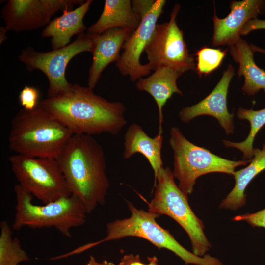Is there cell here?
<instances>
[{
	"mask_svg": "<svg viewBox=\"0 0 265 265\" xmlns=\"http://www.w3.org/2000/svg\"><path fill=\"white\" fill-rule=\"evenodd\" d=\"M41 102L73 134L116 135L127 123L123 103L108 101L78 84H71L66 90Z\"/></svg>",
	"mask_w": 265,
	"mask_h": 265,
	"instance_id": "1",
	"label": "cell"
},
{
	"mask_svg": "<svg viewBox=\"0 0 265 265\" xmlns=\"http://www.w3.org/2000/svg\"><path fill=\"white\" fill-rule=\"evenodd\" d=\"M71 193L87 213L104 204L110 186L105 153L92 136L74 134L56 158Z\"/></svg>",
	"mask_w": 265,
	"mask_h": 265,
	"instance_id": "2",
	"label": "cell"
},
{
	"mask_svg": "<svg viewBox=\"0 0 265 265\" xmlns=\"http://www.w3.org/2000/svg\"><path fill=\"white\" fill-rule=\"evenodd\" d=\"M73 134L40 101L33 109L22 108L13 117L8 146L17 154L56 159Z\"/></svg>",
	"mask_w": 265,
	"mask_h": 265,
	"instance_id": "3",
	"label": "cell"
},
{
	"mask_svg": "<svg viewBox=\"0 0 265 265\" xmlns=\"http://www.w3.org/2000/svg\"><path fill=\"white\" fill-rule=\"evenodd\" d=\"M131 212L129 217L116 219L106 224V235L103 239L78 247L80 253L106 241L116 240L127 237H135L145 239L159 248H165L173 252L186 265H223L221 262L209 254L198 256L182 246L170 233L159 225L156 218L158 214L136 208L128 202Z\"/></svg>",
	"mask_w": 265,
	"mask_h": 265,
	"instance_id": "4",
	"label": "cell"
},
{
	"mask_svg": "<svg viewBox=\"0 0 265 265\" xmlns=\"http://www.w3.org/2000/svg\"><path fill=\"white\" fill-rule=\"evenodd\" d=\"M16 198V213L12 227L36 229L53 227L62 235L70 238V230L84 224L86 211L76 196L71 194L55 201L37 205L32 195L19 184L14 187Z\"/></svg>",
	"mask_w": 265,
	"mask_h": 265,
	"instance_id": "5",
	"label": "cell"
},
{
	"mask_svg": "<svg viewBox=\"0 0 265 265\" xmlns=\"http://www.w3.org/2000/svg\"><path fill=\"white\" fill-rule=\"evenodd\" d=\"M154 195L148 203V211L159 215H167L176 221L190 238L192 253L203 257L211 245L204 233V225L194 214L188 202V197L174 181L169 167H163L154 181Z\"/></svg>",
	"mask_w": 265,
	"mask_h": 265,
	"instance_id": "6",
	"label": "cell"
},
{
	"mask_svg": "<svg viewBox=\"0 0 265 265\" xmlns=\"http://www.w3.org/2000/svg\"><path fill=\"white\" fill-rule=\"evenodd\" d=\"M169 143L174 153V177L187 197L193 192L199 177L213 172L233 175L236 167L246 165L251 159L234 161L219 157L190 142L176 127L170 129Z\"/></svg>",
	"mask_w": 265,
	"mask_h": 265,
	"instance_id": "7",
	"label": "cell"
},
{
	"mask_svg": "<svg viewBox=\"0 0 265 265\" xmlns=\"http://www.w3.org/2000/svg\"><path fill=\"white\" fill-rule=\"evenodd\" d=\"M8 160L19 184L43 204L71 195L56 159L16 154Z\"/></svg>",
	"mask_w": 265,
	"mask_h": 265,
	"instance_id": "8",
	"label": "cell"
},
{
	"mask_svg": "<svg viewBox=\"0 0 265 265\" xmlns=\"http://www.w3.org/2000/svg\"><path fill=\"white\" fill-rule=\"evenodd\" d=\"M93 47L94 35L83 33L68 45L50 52H38L28 47L22 50L18 58L28 71L37 69L45 75L49 82L47 97H50L66 90L71 85L65 76L70 60L82 52L92 53Z\"/></svg>",
	"mask_w": 265,
	"mask_h": 265,
	"instance_id": "9",
	"label": "cell"
},
{
	"mask_svg": "<svg viewBox=\"0 0 265 265\" xmlns=\"http://www.w3.org/2000/svg\"><path fill=\"white\" fill-rule=\"evenodd\" d=\"M180 6L176 4L170 20L157 24L153 36L145 49L150 70L168 67L183 74L195 69L194 57L189 53L183 32L178 26L176 17Z\"/></svg>",
	"mask_w": 265,
	"mask_h": 265,
	"instance_id": "10",
	"label": "cell"
},
{
	"mask_svg": "<svg viewBox=\"0 0 265 265\" xmlns=\"http://www.w3.org/2000/svg\"><path fill=\"white\" fill-rule=\"evenodd\" d=\"M81 0H10L3 7L1 17L7 31H31L47 25L59 10H71Z\"/></svg>",
	"mask_w": 265,
	"mask_h": 265,
	"instance_id": "11",
	"label": "cell"
},
{
	"mask_svg": "<svg viewBox=\"0 0 265 265\" xmlns=\"http://www.w3.org/2000/svg\"><path fill=\"white\" fill-rule=\"evenodd\" d=\"M166 2L165 0H155L151 9L142 18L138 27L123 45V51L116 66L122 75L129 76L132 82L150 73L147 64L140 63V58L153 36Z\"/></svg>",
	"mask_w": 265,
	"mask_h": 265,
	"instance_id": "12",
	"label": "cell"
},
{
	"mask_svg": "<svg viewBox=\"0 0 265 265\" xmlns=\"http://www.w3.org/2000/svg\"><path fill=\"white\" fill-rule=\"evenodd\" d=\"M234 75V68L229 64L216 86L208 96L198 103L180 110L179 117L181 120L187 123L199 116L210 115L218 120L227 134H233L234 129L233 114L230 113L228 110L227 97L229 84Z\"/></svg>",
	"mask_w": 265,
	"mask_h": 265,
	"instance_id": "13",
	"label": "cell"
},
{
	"mask_svg": "<svg viewBox=\"0 0 265 265\" xmlns=\"http://www.w3.org/2000/svg\"><path fill=\"white\" fill-rule=\"evenodd\" d=\"M230 9V12L225 18H218L215 12L212 17L213 46L230 47L237 42L240 38L245 25L264 12L265 1L262 0L233 1Z\"/></svg>",
	"mask_w": 265,
	"mask_h": 265,
	"instance_id": "14",
	"label": "cell"
},
{
	"mask_svg": "<svg viewBox=\"0 0 265 265\" xmlns=\"http://www.w3.org/2000/svg\"><path fill=\"white\" fill-rule=\"evenodd\" d=\"M133 31L130 28H115L94 35L93 59L88 78L89 88L93 89L106 67L119 59L120 51Z\"/></svg>",
	"mask_w": 265,
	"mask_h": 265,
	"instance_id": "15",
	"label": "cell"
},
{
	"mask_svg": "<svg viewBox=\"0 0 265 265\" xmlns=\"http://www.w3.org/2000/svg\"><path fill=\"white\" fill-rule=\"evenodd\" d=\"M93 0H85L74 10L63 12L61 16L51 21L41 32L43 38H51L53 50L69 44L71 37L84 33L86 29L83 20Z\"/></svg>",
	"mask_w": 265,
	"mask_h": 265,
	"instance_id": "16",
	"label": "cell"
},
{
	"mask_svg": "<svg viewBox=\"0 0 265 265\" xmlns=\"http://www.w3.org/2000/svg\"><path fill=\"white\" fill-rule=\"evenodd\" d=\"M163 137L158 132L154 138L148 135L141 126L133 123L129 125L124 135L123 156L128 159L136 153L145 157L154 174V181L160 170L163 167L161 149Z\"/></svg>",
	"mask_w": 265,
	"mask_h": 265,
	"instance_id": "17",
	"label": "cell"
},
{
	"mask_svg": "<svg viewBox=\"0 0 265 265\" xmlns=\"http://www.w3.org/2000/svg\"><path fill=\"white\" fill-rule=\"evenodd\" d=\"M182 74L179 72L166 67L158 68L150 76L140 78L136 83V88L139 91H144L154 99L159 111V132L162 133L163 120L162 108L167 100L174 93L183 95L182 92L177 85L178 78Z\"/></svg>",
	"mask_w": 265,
	"mask_h": 265,
	"instance_id": "18",
	"label": "cell"
},
{
	"mask_svg": "<svg viewBox=\"0 0 265 265\" xmlns=\"http://www.w3.org/2000/svg\"><path fill=\"white\" fill-rule=\"evenodd\" d=\"M141 19L133 11L130 0H106L103 12L97 21L87 29L92 35L102 34L115 28L135 30Z\"/></svg>",
	"mask_w": 265,
	"mask_h": 265,
	"instance_id": "19",
	"label": "cell"
},
{
	"mask_svg": "<svg viewBox=\"0 0 265 265\" xmlns=\"http://www.w3.org/2000/svg\"><path fill=\"white\" fill-rule=\"evenodd\" d=\"M234 61L239 64L238 75L244 78L242 90L249 96H253L261 89L265 92V71L259 68L254 60V51L244 39H240L229 47Z\"/></svg>",
	"mask_w": 265,
	"mask_h": 265,
	"instance_id": "20",
	"label": "cell"
},
{
	"mask_svg": "<svg viewBox=\"0 0 265 265\" xmlns=\"http://www.w3.org/2000/svg\"><path fill=\"white\" fill-rule=\"evenodd\" d=\"M265 169V141L262 149L254 148L253 157L246 167L234 172L233 176L235 180V186L222 200L219 208L236 210L243 207L246 202V188L252 179Z\"/></svg>",
	"mask_w": 265,
	"mask_h": 265,
	"instance_id": "21",
	"label": "cell"
},
{
	"mask_svg": "<svg viewBox=\"0 0 265 265\" xmlns=\"http://www.w3.org/2000/svg\"><path fill=\"white\" fill-rule=\"evenodd\" d=\"M237 115L240 120H248L250 125V130L247 138L240 142H234L223 140L226 147H232L240 150L243 154V160H249L253 157V142L255 136L265 124V108L259 110L239 108Z\"/></svg>",
	"mask_w": 265,
	"mask_h": 265,
	"instance_id": "22",
	"label": "cell"
},
{
	"mask_svg": "<svg viewBox=\"0 0 265 265\" xmlns=\"http://www.w3.org/2000/svg\"><path fill=\"white\" fill-rule=\"evenodd\" d=\"M0 265H18L29 260V257L22 248L16 237L13 238L12 231L6 221L0 224Z\"/></svg>",
	"mask_w": 265,
	"mask_h": 265,
	"instance_id": "23",
	"label": "cell"
},
{
	"mask_svg": "<svg viewBox=\"0 0 265 265\" xmlns=\"http://www.w3.org/2000/svg\"><path fill=\"white\" fill-rule=\"evenodd\" d=\"M226 52L220 49L204 47L196 53L197 63L195 70L199 76L208 74L221 64Z\"/></svg>",
	"mask_w": 265,
	"mask_h": 265,
	"instance_id": "24",
	"label": "cell"
},
{
	"mask_svg": "<svg viewBox=\"0 0 265 265\" xmlns=\"http://www.w3.org/2000/svg\"><path fill=\"white\" fill-rule=\"evenodd\" d=\"M40 92L33 86H25L20 91L19 99L21 105L27 110H32L39 104Z\"/></svg>",
	"mask_w": 265,
	"mask_h": 265,
	"instance_id": "25",
	"label": "cell"
},
{
	"mask_svg": "<svg viewBox=\"0 0 265 265\" xmlns=\"http://www.w3.org/2000/svg\"><path fill=\"white\" fill-rule=\"evenodd\" d=\"M233 220L245 221L253 227L265 228V208L255 213L237 215Z\"/></svg>",
	"mask_w": 265,
	"mask_h": 265,
	"instance_id": "26",
	"label": "cell"
},
{
	"mask_svg": "<svg viewBox=\"0 0 265 265\" xmlns=\"http://www.w3.org/2000/svg\"><path fill=\"white\" fill-rule=\"evenodd\" d=\"M155 0H133L132 1V9L140 19L151 9Z\"/></svg>",
	"mask_w": 265,
	"mask_h": 265,
	"instance_id": "27",
	"label": "cell"
},
{
	"mask_svg": "<svg viewBox=\"0 0 265 265\" xmlns=\"http://www.w3.org/2000/svg\"><path fill=\"white\" fill-rule=\"evenodd\" d=\"M259 29H265V20H260L258 18L249 21L244 26L241 35H245L250 32Z\"/></svg>",
	"mask_w": 265,
	"mask_h": 265,
	"instance_id": "28",
	"label": "cell"
},
{
	"mask_svg": "<svg viewBox=\"0 0 265 265\" xmlns=\"http://www.w3.org/2000/svg\"><path fill=\"white\" fill-rule=\"evenodd\" d=\"M118 265H147L142 263L139 255L128 254L124 255Z\"/></svg>",
	"mask_w": 265,
	"mask_h": 265,
	"instance_id": "29",
	"label": "cell"
},
{
	"mask_svg": "<svg viewBox=\"0 0 265 265\" xmlns=\"http://www.w3.org/2000/svg\"><path fill=\"white\" fill-rule=\"evenodd\" d=\"M85 265H115L113 263L104 260L102 262H97L93 256L90 257V259Z\"/></svg>",
	"mask_w": 265,
	"mask_h": 265,
	"instance_id": "30",
	"label": "cell"
},
{
	"mask_svg": "<svg viewBox=\"0 0 265 265\" xmlns=\"http://www.w3.org/2000/svg\"><path fill=\"white\" fill-rule=\"evenodd\" d=\"M7 30L5 26H1L0 28V43H2L7 38L6 32Z\"/></svg>",
	"mask_w": 265,
	"mask_h": 265,
	"instance_id": "31",
	"label": "cell"
},
{
	"mask_svg": "<svg viewBox=\"0 0 265 265\" xmlns=\"http://www.w3.org/2000/svg\"><path fill=\"white\" fill-rule=\"evenodd\" d=\"M148 263L147 265H158V260L156 256L147 258Z\"/></svg>",
	"mask_w": 265,
	"mask_h": 265,
	"instance_id": "32",
	"label": "cell"
},
{
	"mask_svg": "<svg viewBox=\"0 0 265 265\" xmlns=\"http://www.w3.org/2000/svg\"><path fill=\"white\" fill-rule=\"evenodd\" d=\"M251 46V47L252 49V50L254 51V52H260L261 53H263L264 54H265V49H263V48H259L255 45H254L253 44H251L250 45Z\"/></svg>",
	"mask_w": 265,
	"mask_h": 265,
	"instance_id": "33",
	"label": "cell"
}]
</instances>
